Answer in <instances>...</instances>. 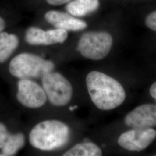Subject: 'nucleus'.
Wrapping results in <instances>:
<instances>
[{"label": "nucleus", "instance_id": "2eb2a0df", "mask_svg": "<svg viewBox=\"0 0 156 156\" xmlns=\"http://www.w3.org/2000/svg\"><path fill=\"white\" fill-rule=\"evenodd\" d=\"M145 23L148 28L156 31V11L151 12L147 16Z\"/></svg>", "mask_w": 156, "mask_h": 156}, {"label": "nucleus", "instance_id": "9d476101", "mask_svg": "<svg viewBox=\"0 0 156 156\" xmlns=\"http://www.w3.org/2000/svg\"><path fill=\"white\" fill-rule=\"evenodd\" d=\"M45 18L48 22L56 28L64 30L67 31H80L87 27V24L85 22L62 12H48L45 14Z\"/></svg>", "mask_w": 156, "mask_h": 156}, {"label": "nucleus", "instance_id": "f3484780", "mask_svg": "<svg viewBox=\"0 0 156 156\" xmlns=\"http://www.w3.org/2000/svg\"><path fill=\"white\" fill-rule=\"evenodd\" d=\"M52 5H60L71 1V0H46Z\"/></svg>", "mask_w": 156, "mask_h": 156}, {"label": "nucleus", "instance_id": "7ed1b4c3", "mask_svg": "<svg viewBox=\"0 0 156 156\" xmlns=\"http://www.w3.org/2000/svg\"><path fill=\"white\" fill-rule=\"evenodd\" d=\"M54 64L40 56L24 53L15 57L10 62L9 70L12 75L20 79L42 78L53 71Z\"/></svg>", "mask_w": 156, "mask_h": 156}, {"label": "nucleus", "instance_id": "9b49d317", "mask_svg": "<svg viewBox=\"0 0 156 156\" xmlns=\"http://www.w3.org/2000/svg\"><path fill=\"white\" fill-rule=\"evenodd\" d=\"M99 6V0H73L69 2L66 8L71 15L81 17L96 11Z\"/></svg>", "mask_w": 156, "mask_h": 156}, {"label": "nucleus", "instance_id": "423d86ee", "mask_svg": "<svg viewBox=\"0 0 156 156\" xmlns=\"http://www.w3.org/2000/svg\"><path fill=\"white\" fill-rule=\"evenodd\" d=\"M156 131L151 128H133L121 134L118 144L127 151H140L156 139Z\"/></svg>", "mask_w": 156, "mask_h": 156}, {"label": "nucleus", "instance_id": "f257e3e1", "mask_svg": "<svg viewBox=\"0 0 156 156\" xmlns=\"http://www.w3.org/2000/svg\"><path fill=\"white\" fill-rule=\"evenodd\" d=\"M90 97L95 105L103 111H109L121 105L126 99V92L117 80L97 71L86 76Z\"/></svg>", "mask_w": 156, "mask_h": 156}, {"label": "nucleus", "instance_id": "aec40b11", "mask_svg": "<svg viewBox=\"0 0 156 156\" xmlns=\"http://www.w3.org/2000/svg\"><path fill=\"white\" fill-rule=\"evenodd\" d=\"M76 108H77V106H73V107H70V110H71V111H73L74 109H75Z\"/></svg>", "mask_w": 156, "mask_h": 156}, {"label": "nucleus", "instance_id": "dca6fc26", "mask_svg": "<svg viewBox=\"0 0 156 156\" xmlns=\"http://www.w3.org/2000/svg\"><path fill=\"white\" fill-rule=\"evenodd\" d=\"M9 134L5 126L0 123V149H2L4 146Z\"/></svg>", "mask_w": 156, "mask_h": 156}, {"label": "nucleus", "instance_id": "f8f14e48", "mask_svg": "<svg viewBox=\"0 0 156 156\" xmlns=\"http://www.w3.org/2000/svg\"><path fill=\"white\" fill-rule=\"evenodd\" d=\"M19 39L15 34L0 32V62H4L11 56L19 45Z\"/></svg>", "mask_w": 156, "mask_h": 156}, {"label": "nucleus", "instance_id": "ddd939ff", "mask_svg": "<svg viewBox=\"0 0 156 156\" xmlns=\"http://www.w3.org/2000/svg\"><path fill=\"white\" fill-rule=\"evenodd\" d=\"M102 151L100 147L92 142H85L75 145L66 151L64 156H101Z\"/></svg>", "mask_w": 156, "mask_h": 156}, {"label": "nucleus", "instance_id": "a211bd4d", "mask_svg": "<svg viewBox=\"0 0 156 156\" xmlns=\"http://www.w3.org/2000/svg\"><path fill=\"white\" fill-rule=\"evenodd\" d=\"M149 91L151 96L156 100V82L151 86Z\"/></svg>", "mask_w": 156, "mask_h": 156}, {"label": "nucleus", "instance_id": "6ab92c4d", "mask_svg": "<svg viewBox=\"0 0 156 156\" xmlns=\"http://www.w3.org/2000/svg\"><path fill=\"white\" fill-rule=\"evenodd\" d=\"M5 27V22L4 20L0 17V32H1Z\"/></svg>", "mask_w": 156, "mask_h": 156}, {"label": "nucleus", "instance_id": "f03ea898", "mask_svg": "<svg viewBox=\"0 0 156 156\" xmlns=\"http://www.w3.org/2000/svg\"><path fill=\"white\" fill-rule=\"evenodd\" d=\"M70 129L65 123L58 120H46L37 124L29 134V141L33 147L41 151L60 148L68 142Z\"/></svg>", "mask_w": 156, "mask_h": 156}, {"label": "nucleus", "instance_id": "1a4fd4ad", "mask_svg": "<svg viewBox=\"0 0 156 156\" xmlns=\"http://www.w3.org/2000/svg\"><path fill=\"white\" fill-rule=\"evenodd\" d=\"M68 37L67 31L56 28L44 31L40 28L30 27L26 33V41L32 45H50L63 43Z\"/></svg>", "mask_w": 156, "mask_h": 156}, {"label": "nucleus", "instance_id": "39448f33", "mask_svg": "<svg viewBox=\"0 0 156 156\" xmlns=\"http://www.w3.org/2000/svg\"><path fill=\"white\" fill-rule=\"evenodd\" d=\"M42 87L51 104L63 106L68 104L73 97V86L62 74L50 72L42 78Z\"/></svg>", "mask_w": 156, "mask_h": 156}, {"label": "nucleus", "instance_id": "6e6552de", "mask_svg": "<svg viewBox=\"0 0 156 156\" xmlns=\"http://www.w3.org/2000/svg\"><path fill=\"white\" fill-rule=\"evenodd\" d=\"M124 123L133 128L156 127V105L147 104L135 108L126 116Z\"/></svg>", "mask_w": 156, "mask_h": 156}, {"label": "nucleus", "instance_id": "0eeeda50", "mask_svg": "<svg viewBox=\"0 0 156 156\" xmlns=\"http://www.w3.org/2000/svg\"><path fill=\"white\" fill-rule=\"evenodd\" d=\"M17 99L23 105L30 108H38L47 101L45 91L39 84L30 79H20L17 83Z\"/></svg>", "mask_w": 156, "mask_h": 156}, {"label": "nucleus", "instance_id": "4468645a", "mask_svg": "<svg viewBox=\"0 0 156 156\" xmlns=\"http://www.w3.org/2000/svg\"><path fill=\"white\" fill-rule=\"evenodd\" d=\"M25 144V137L22 133L9 134L5 144L1 149L2 156H11L15 155L21 149Z\"/></svg>", "mask_w": 156, "mask_h": 156}, {"label": "nucleus", "instance_id": "20e7f679", "mask_svg": "<svg viewBox=\"0 0 156 156\" xmlns=\"http://www.w3.org/2000/svg\"><path fill=\"white\" fill-rule=\"evenodd\" d=\"M113 44L111 35L105 31H90L84 34L78 42L77 50L92 60H100L110 52Z\"/></svg>", "mask_w": 156, "mask_h": 156}]
</instances>
